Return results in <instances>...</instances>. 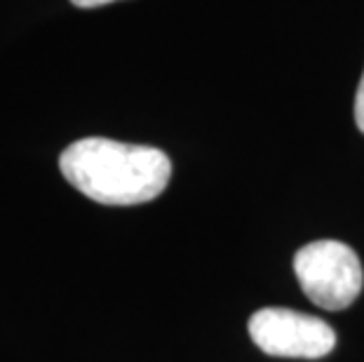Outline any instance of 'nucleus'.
I'll use <instances>...</instances> for the list:
<instances>
[{
	"label": "nucleus",
	"instance_id": "nucleus-1",
	"mask_svg": "<svg viewBox=\"0 0 364 362\" xmlns=\"http://www.w3.org/2000/svg\"><path fill=\"white\" fill-rule=\"evenodd\" d=\"M66 181L102 205H141L167 188L172 163L160 149L87 137L59 156Z\"/></svg>",
	"mask_w": 364,
	"mask_h": 362
},
{
	"label": "nucleus",
	"instance_id": "nucleus-2",
	"mask_svg": "<svg viewBox=\"0 0 364 362\" xmlns=\"http://www.w3.org/2000/svg\"><path fill=\"white\" fill-rule=\"evenodd\" d=\"M294 273L304 294L327 311H343L364 287L360 257L350 245L338 240L304 245L294 257Z\"/></svg>",
	"mask_w": 364,
	"mask_h": 362
},
{
	"label": "nucleus",
	"instance_id": "nucleus-3",
	"mask_svg": "<svg viewBox=\"0 0 364 362\" xmlns=\"http://www.w3.org/2000/svg\"><path fill=\"white\" fill-rule=\"evenodd\" d=\"M250 336L266 356L317 360L334 351L336 332L322 318L291 308H261L250 318Z\"/></svg>",
	"mask_w": 364,
	"mask_h": 362
},
{
	"label": "nucleus",
	"instance_id": "nucleus-4",
	"mask_svg": "<svg viewBox=\"0 0 364 362\" xmlns=\"http://www.w3.org/2000/svg\"><path fill=\"white\" fill-rule=\"evenodd\" d=\"M355 122H358L360 132H364V73H362L358 95H355Z\"/></svg>",
	"mask_w": 364,
	"mask_h": 362
},
{
	"label": "nucleus",
	"instance_id": "nucleus-5",
	"mask_svg": "<svg viewBox=\"0 0 364 362\" xmlns=\"http://www.w3.org/2000/svg\"><path fill=\"white\" fill-rule=\"evenodd\" d=\"M75 7H102L108 3H115V0H71Z\"/></svg>",
	"mask_w": 364,
	"mask_h": 362
}]
</instances>
